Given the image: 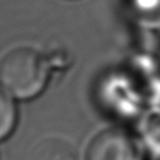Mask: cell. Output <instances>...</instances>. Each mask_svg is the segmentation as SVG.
I'll list each match as a JSON object with an SVG mask.
<instances>
[{"mask_svg":"<svg viewBox=\"0 0 160 160\" xmlns=\"http://www.w3.org/2000/svg\"><path fill=\"white\" fill-rule=\"evenodd\" d=\"M132 4L135 6H138L139 9H156L160 8V0H131Z\"/></svg>","mask_w":160,"mask_h":160,"instance_id":"cell-5","label":"cell"},{"mask_svg":"<svg viewBox=\"0 0 160 160\" xmlns=\"http://www.w3.org/2000/svg\"><path fill=\"white\" fill-rule=\"evenodd\" d=\"M50 75L48 59L36 49L20 46L0 61V86L15 100H31L46 88Z\"/></svg>","mask_w":160,"mask_h":160,"instance_id":"cell-1","label":"cell"},{"mask_svg":"<svg viewBox=\"0 0 160 160\" xmlns=\"http://www.w3.org/2000/svg\"><path fill=\"white\" fill-rule=\"evenodd\" d=\"M34 160H78L71 141L64 138L44 139L35 149Z\"/></svg>","mask_w":160,"mask_h":160,"instance_id":"cell-3","label":"cell"},{"mask_svg":"<svg viewBox=\"0 0 160 160\" xmlns=\"http://www.w3.org/2000/svg\"><path fill=\"white\" fill-rule=\"evenodd\" d=\"M86 160H144V156L132 136L120 129L110 128L92 138Z\"/></svg>","mask_w":160,"mask_h":160,"instance_id":"cell-2","label":"cell"},{"mask_svg":"<svg viewBox=\"0 0 160 160\" xmlns=\"http://www.w3.org/2000/svg\"><path fill=\"white\" fill-rule=\"evenodd\" d=\"M18 124L15 99L0 86V141L8 139Z\"/></svg>","mask_w":160,"mask_h":160,"instance_id":"cell-4","label":"cell"}]
</instances>
